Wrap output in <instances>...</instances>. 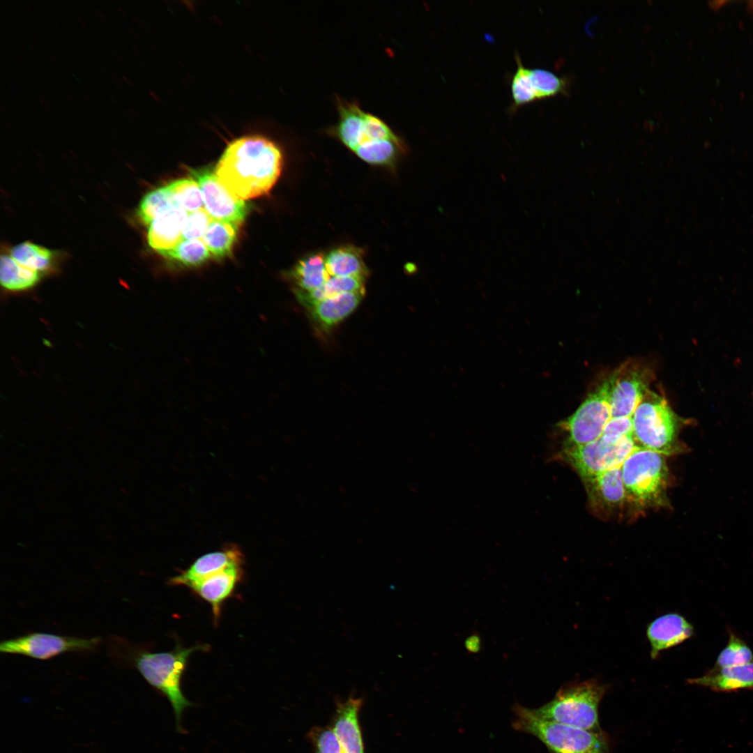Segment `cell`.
<instances>
[{
	"label": "cell",
	"instance_id": "cell-1",
	"mask_svg": "<svg viewBox=\"0 0 753 753\" xmlns=\"http://www.w3.org/2000/svg\"><path fill=\"white\" fill-rule=\"evenodd\" d=\"M282 165V152L274 142L261 135H246L228 144L215 173L231 194L243 200L268 193Z\"/></svg>",
	"mask_w": 753,
	"mask_h": 753
},
{
	"label": "cell",
	"instance_id": "cell-2",
	"mask_svg": "<svg viewBox=\"0 0 753 753\" xmlns=\"http://www.w3.org/2000/svg\"><path fill=\"white\" fill-rule=\"evenodd\" d=\"M207 644L183 647L177 642L169 652L144 651L135 658V664L144 679L162 692L170 701L176 717V727L181 730V717L184 710L192 704L183 695L181 678L191 654L197 651H207Z\"/></svg>",
	"mask_w": 753,
	"mask_h": 753
},
{
	"label": "cell",
	"instance_id": "cell-3",
	"mask_svg": "<svg viewBox=\"0 0 753 753\" xmlns=\"http://www.w3.org/2000/svg\"><path fill=\"white\" fill-rule=\"evenodd\" d=\"M607 687L595 680L561 687L554 699L533 713L545 720L595 732L600 727L598 706Z\"/></svg>",
	"mask_w": 753,
	"mask_h": 753
},
{
	"label": "cell",
	"instance_id": "cell-4",
	"mask_svg": "<svg viewBox=\"0 0 753 753\" xmlns=\"http://www.w3.org/2000/svg\"><path fill=\"white\" fill-rule=\"evenodd\" d=\"M627 501L638 508L663 506L669 471L664 455L638 447L621 466Z\"/></svg>",
	"mask_w": 753,
	"mask_h": 753
},
{
	"label": "cell",
	"instance_id": "cell-5",
	"mask_svg": "<svg viewBox=\"0 0 753 753\" xmlns=\"http://www.w3.org/2000/svg\"><path fill=\"white\" fill-rule=\"evenodd\" d=\"M515 713L514 727L539 738L552 753H611L602 732L545 720L519 706Z\"/></svg>",
	"mask_w": 753,
	"mask_h": 753
},
{
	"label": "cell",
	"instance_id": "cell-6",
	"mask_svg": "<svg viewBox=\"0 0 753 753\" xmlns=\"http://www.w3.org/2000/svg\"><path fill=\"white\" fill-rule=\"evenodd\" d=\"M633 436L639 447L663 455L680 450L678 418L662 395L648 390L632 415Z\"/></svg>",
	"mask_w": 753,
	"mask_h": 753
},
{
	"label": "cell",
	"instance_id": "cell-7",
	"mask_svg": "<svg viewBox=\"0 0 753 753\" xmlns=\"http://www.w3.org/2000/svg\"><path fill=\"white\" fill-rule=\"evenodd\" d=\"M611 373L601 379L588 394L577 409L558 426L566 432L564 445L580 446L601 436L611 418L610 395Z\"/></svg>",
	"mask_w": 753,
	"mask_h": 753
},
{
	"label": "cell",
	"instance_id": "cell-8",
	"mask_svg": "<svg viewBox=\"0 0 753 753\" xmlns=\"http://www.w3.org/2000/svg\"><path fill=\"white\" fill-rule=\"evenodd\" d=\"M638 447L633 435L619 440H611L601 435L596 440L584 445H564L560 456L582 480H585L621 466Z\"/></svg>",
	"mask_w": 753,
	"mask_h": 753
},
{
	"label": "cell",
	"instance_id": "cell-9",
	"mask_svg": "<svg viewBox=\"0 0 753 753\" xmlns=\"http://www.w3.org/2000/svg\"><path fill=\"white\" fill-rule=\"evenodd\" d=\"M337 110L338 121L332 132L352 151L365 143L398 137L382 119L364 112L356 102L342 100Z\"/></svg>",
	"mask_w": 753,
	"mask_h": 753
},
{
	"label": "cell",
	"instance_id": "cell-10",
	"mask_svg": "<svg viewBox=\"0 0 753 753\" xmlns=\"http://www.w3.org/2000/svg\"><path fill=\"white\" fill-rule=\"evenodd\" d=\"M611 374V418L632 416L648 390L653 380V370L645 363L630 360L621 364Z\"/></svg>",
	"mask_w": 753,
	"mask_h": 753
},
{
	"label": "cell",
	"instance_id": "cell-11",
	"mask_svg": "<svg viewBox=\"0 0 753 753\" xmlns=\"http://www.w3.org/2000/svg\"><path fill=\"white\" fill-rule=\"evenodd\" d=\"M100 641L98 637L86 639L34 632L3 641L0 644V651L2 653L48 660L67 652L91 651Z\"/></svg>",
	"mask_w": 753,
	"mask_h": 753
},
{
	"label": "cell",
	"instance_id": "cell-12",
	"mask_svg": "<svg viewBox=\"0 0 753 753\" xmlns=\"http://www.w3.org/2000/svg\"><path fill=\"white\" fill-rule=\"evenodd\" d=\"M190 173L201 189L204 209L211 218L238 225L245 220L248 213L246 204L223 186L211 168L190 169Z\"/></svg>",
	"mask_w": 753,
	"mask_h": 753
},
{
	"label": "cell",
	"instance_id": "cell-13",
	"mask_svg": "<svg viewBox=\"0 0 753 753\" xmlns=\"http://www.w3.org/2000/svg\"><path fill=\"white\" fill-rule=\"evenodd\" d=\"M243 563L244 556L240 548L235 545H229L221 550L201 556L186 570L172 577L169 584L188 586L229 567L243 565Z\"/></svg>",
	"mask_w": 753,
	"mask_h": 753
},
{
	"label": "cell",
	"instance_id": "cell-14",
	"mask_svg": "<svg viewBox=\"0 0 753 753\" xmlns=\"http://www.w3.org/2000/svg\"><path fill=\"white\" fill-rule=\"evenodd\" d=\"M243 576L242 565L231 566L195 581L188 587L210 604L217 623L223 602L233 595Z\"/></svg>",
	"mask_w": 753,
	"mask_h": 753
},
{
	"label": "cell",
	"instance_id": "cell-15",
	"mask_svg": "<svg viewBox=\"0 0 753 753\" xmlns=\"http://www.w3.org/2000/svg\"><path fill=\"white\" fill-rule=\"evenodd\" d=\"M694 628L683 616L677 613L662 615L647 627L646 635L651 644V657L655 659L662 651L676 646L690 637Z\"/></svg>",
	"mask_w": 753,
	"mask_h": 753
},
{
	"label": "cell",
	"instance_id": "cell-16",
	"mask_svg": "<svg viewBox=\"0 0 753 753\" xmlns=\"http://www.w3.org/2000/svg\"><path fill=\"white\" fill-rule=\"evenodd\" d=\"M592 505L606 510L618 509L627 501L621 466L583 480Z\"/></svg>",
	"mask_w": 753,
	"mask_h": 753
},
{
	"label": "cell",
	"instance_id": "cell-17",
	"mask_svg": "<svg viewBox=\"0 0 753 753\" xmlns=\"http://www.w3.org/2000/svg\"><path fill=\"white\" fill-rule=\"evenodd\" d=\"M365 292H347L327 297L306 307L313 324L327 331L348 317L358 307Z\"/></svg>",
	"mask_w": 753,
	"mask_h": 753
},
{
	"label": "cell",
	"instance_id": "cell-18",
	"mask_svg": "<svg viewBox=\"0 0 753 753\" xmlns=\"http://www.w3.org/2000/svg\"><path fill=\"white\" fill-rule=\"evenodd\" d=\"M362 703V699L352 697L337 703L332 729L344 753H364L358 719Z\"/></svg>",
	"mask_w": 753,
	"mask_h": 753
},
{
	"label": "cell",
	"instance_id": "cell-19",
	"mask_svg": "<svg viewBox=\"0 0 753 753\" xmlns=\"http://www.w3.org/2000/svg\"><path fill=\"white\" fill-rule=\"evenodd\" d=\"M687 682L720 692L753 690V662L720 669L712 668L704 675L687 679Z\"/></svg>",
	"mask_w": 753,
	"mask_h": 753
},
{
	"label": "cell",
	"instance_id": "cell-20",
	"mask_svg": "<svg viewBox=\"0 0 753 753\" xmlns=\"http://www.w3.org/2000/svg\"><path fill=\"white\" fill-rule=\"evenodd\" d=\"M187 216V211L176 205L155 219L148 230L149 246L159 253L177 245L182 241V231Z\"/></svg>",
	"mask_w": 753,
	"mask_h": 753
},
{
	"label": "cell",
	"instance_id": "cell-21",
	"mask_svg": "<svg viewBox=\"0 0 753 753\" xmlns=\"http://www.w3.org/2000/svg\"><path fill=\"white\" fill-rule=\"evenodd\" d=\"M288 275L294 285V290L304 291L321 287L330 277L326 267L325 256L320 252L310 254L300 259Z\"/></svg>",
	"mask_w": 753,
	"mask_h": 753
},
{
	"label": "cell",
	"instance_id": "cell-22",
	"mask_svg": "<svg viewBox=\"0 0 753 753\" xmlns=\"http://www.w3.org/2000/svg\"><path fill=\"white\" fill-rule=\"evenodd\" d=\"M325 263L330 277L366 278L368 275L362 252L351 245L340 246L331 250L325 255Z\"/></svg>",
	"mask_w": 753,
	"mask_h": 753
},
{
	"label": "cell",
	"instance_id": "cell-23",
	"mask_svg": "<svg viewBox=\"0 0 753 753\" xmlns=\"http://www.w3.org/2000/svg\"><path fill=\"white\" fill-rule=\"evenodd\" d=\"M365 279L363 277H330L317 289L309 291H294L298 301L306 308L312 303L331 296L347 292H365Z\"/></svg>",
	"mask_w": 753,
	"mask_h": 753
},
{
	"label": "cell",
	"instance_id": "cell-24",
	"mask_svg": "<svg viewBox=\"0 0 753 753\" xmlns=\"http://www.w3.org/2000/svg\"><path fill=\"white\" fill-rule=\"evenodd\" d=\"M41 274L23 266L10 255H2L0 261L1 286L10 291H21L33 287Z\"/></svg>",
	"mask_w": 753,
	"mask_h": 753
},
{
	"label": "cell",
	"instance_id": "cell-25",
	"mask_svg": "<svg viewBox=\"0 0 753 753\" xmlns=\"http://www.w3.org/2000/svg\"><path fill=\"white\" fill-rule=\"evenodd\" d=\"M238 226L231 222L212 218L201 240L213 257L222 259L231 253Z\"/></svg>",
	"mask_w": 753,
	"mask_h": 753
},
{
	"label": "cell",
	"instance_id": "cell-26",
	"mask_svg": "<svg viewBox=\"0 0 753 753\" xmlns=\"http://www.w3.org/2000/svg\"><path fill=\"white\" fill-rule=\"evenodd\" d=\"M404 145L398 137L363 144L353 152L363 161L376 165H392L404 151Z\"/></svg>",
	"mask_w": 753,
	"mask_h": 753
},
{
	"label": "cell",
	"instance_id": "cell-27",
	"mask_svg": "<svg viewBox=\"0 0 753 753\" xmlns=\"http://www.w3.org/2000/svg\"><path fill=\"white\" fill-rule=\"evenodd\" d=\"M177 205L167 185L149 192L141 200L137 215L146 225Z\"/></svg>",
	"mask_w": 753,
	"mask_h": 753
},
{
	"label": "cell",
	"instance_id": "cell-28",
	"mask_svg": "<svg viewBox=\"0 0 753 753\" xmlns=\"http://www.w3.org/2000/svg\"><path fill=\"white\" fill-rule=\"evenodd\" d=\"M10 256L23 266L42 273L50 268L53 252L48 248L29 241L14 246Z\"/></svg>",
	"mask_w": 753,
	"mask_h": 753
},
{
	"label": "cell",
	"instance_id": "cell-29",
	"mask_svg": "<svg viewBox=\"0 0 753 753\" xmlns=\"http://www.w3.org/2000/svg\"><path fill=\"white\" fill-rule=\"evenodd\" d=\"M163 257L185 266L203 264L210 257V252L202 240H182L174 248L159 252Z\"/></svg>",
	"mask_w": 753,
	"mask_h": 753
},
{
	"label": "cell",
	"instance_id": "cell-30",
	"mask_svg": "<svg viewBox=\"0 0 753 753\" xmlns=\"http://www.w3.org/2000/svg\"><path fill=\"white\" fill-rule=\"evenodd\" d=\"M528 77L536 100L564 94L568 90L566 79L549 70L528 68Z\"/></svg>",
	"mask_w": 753,
	"mask_h": 753
},
{
	"label": "cell",
	"instance_id": "cell-31",
	"mask_svg": "<svg viewBox=\"0 0 753 753\" xmlns=\"http://www.w3.org/2000/svg\"><path fill=\"white\" fill-rule=\"evenodd\" d=\"M174 202L187 212L202 208L204 200L201 189L193 178H182L167 185Z\"/></svg>",
	"mask_w": 753,
	"mask_h": 753
},
{
	"label": "cell",
	"instance_id": "cell-32",
	"mask_svg": "<svg viewBox=\"0 0 753 753\" xmlns=\"http://www.w3.org/2000/svg\"><path fill=\"white\" fill-rule=\"evenodd\" d=\"M753 662V652L747 644L732 632L727 646L719 653L713 669L732 667Z\"/></svg>",
	"mask_w": 753,
	"mask_h": 753
},
{
	"label": "cell",
	"instance_id": "cell-33",
	"mask_svg": "<svg viewBox=\"0 0 753 753\" xmlns=\"http://www.w3.org/2000/svg\"><path fill=\"white\" fill-rule=\"evenodd\" d=\"M515 60L517 69L512 76L510 84L512 98L511 107L512 110L536 100L530 85L528 68L523 65L518 54L516 55Z\"/></svg>",
	"mask_w": 753,
	"mask_h": 753
},
{
	"label": "cell",
	"instance_id": "cell-34",
	"mask_svg": "<svg viewBox=\"0 0 753 753\" xmlns=\"http://www.w3.org/2000/svg\"><path fill=\"white\" fill-rule=\"evenodd\" d=\"M211 220V217L204 208L188 214L182 231V240L203 237Z\"/></svg>",
	"mask_w": 753,
	"mask_h": 753
},
{
	"label": "cell",
	"instance_id": "cell-35",
	"mask_svg": "<svg viewBox=\"0 0 753 753\" xmlns=\"http://www.w3.org/2000/svg\"><path fill=\"white\" fill-rule=\"evenodd\" d=\"M310 736L316 753H344L332 728L315 727Z\"/></svg>",
	"mask_w": 753,
	"mask_h": 753
},
{
	"label": "cell",
	"instance_id": "cell-36",
	"mask_svg": "<svg viewBox=\"0 0 753 753\" xmlns=\"http://www.w3.org/2000/svg\"><path fill=\"white\" fill-rule=\"evenodd\" d=\"M632 435V416L611 418L606 425L602 434V436L611 440H619L623 437Z\"/></svg>",
	"mask_w": 753,
	"mask_h": 753
},
{
	"label": "cell",
	"instance_id": "cell-37",
	"mask_svg": "<svg viewBox=\"0 0 753 753\" xmlns=\"http://www.w3.org/2000/svg\"><path fill=\"white\" fill-rule=\"evenodd\" d=\"M465 647L469 653H476L480 650L481 641L479 636L472 634L465 641Z\"/></svg>",
	"mask_w": 753,
	"mask_h": 753
},
{
	"label": "cell",
	"instance_id": "cell-38",
	"mask_svg": "<svg viewBox=\"0 0 753 753\" xmlns=\"http://www.w3.org/2000/svg\"><path fill=\"white\" fill-rule=\"evenodd\" d=\"M96 14H97V15H98V16H99V17H100L101 19H104V18H105V17H104V15H103V14H102V13H101L100 11H99V10H98V9H96Z\"/></svg>",
	"mask_w": 753,
	"mask_h": 753
},
{
	"label": "cell",
	"instance_id": "cell-39",
	"mask_svg": "<svg viewBox=\"0 0 753 753\" xmlns=\"http://www.w3.org/2000/svg\"><path fill=\"white\" fill-rule=\"evenodd\" d=\"M117 8H118V10H119V12H120V13H121V14H123V15L124 16H126V15H126V13L124 12V10H123V9H122V8H120V7H118Z\"/></svg>",
	"mask_w": 753,
	"mask_h": 753
},
{
	"label": "cell",
	"instance_id": "cell-40",
	"mask_svg": "<svg viewBox=\"0 0 753 753\" xmlns=\"http://www.w3.org/2000/svg\"><path fill=\"white\" fill-rule=\"evenodd\" d=\"M122 78H123V79L124 80V82H126V83H127L128 84H130V81H129L128 78H127V77H125V76H123V77H122Z\"/></svg>",
	"mask_w": 753,
	"mask_h": 753
}]
</instances>
